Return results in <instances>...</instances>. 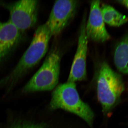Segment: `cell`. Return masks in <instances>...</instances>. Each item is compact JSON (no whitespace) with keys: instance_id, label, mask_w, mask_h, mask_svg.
I'll use <instances>...</instances> for the list:
<instances>
[{"instance_id":"6da1fadb","label":"cell","mask_w":128,"mask_h":128,"mask_svg":"<svg viewBox=\"0 0 128 128\" xmlns=\"http://www.w3.org/2000/svg\"><path fill=\"white\" fill-rule=\"evenodd\" d=\"M52 36L45 24L39 26L35 31L30 45L14 68L0 80V88L4 89L6 94L10 93L45 56Z\"/></svg>"},{"instance_id":"7a4b0ae2","label":"cell","mask_w":128,"mask_h":128,"mask_svg":"<svg viewBox=\"0 0 128 128\" xmlns=\"http://www.w3.org/2000/svg\"><path fill=\"white\" fill-rule=\"evenodd\" d=\"M50 107L52 110L60 108L76 114L89 126H92L94 113L80 98L75 82L67 81L58 86L52 93Z\"/></svg>"},{"instance_id":"3957f363","label":"cell","mask_w":128,"mask_h":128,"mask_svg":"<svg viewBox=\"0 0 128 128\" xmlns=\"http://www.w3.org/2000/svg\"><path fill=\"white\" fill-rule=\"evenodd\" d=\"M124 89L121 76L107 63L104 62L98 72L97 92L98 98L104 114H107L118 105Z\"/></svg>"},{"instance_id":"277c9868","label":"cell","mask_w":128,"mask_h":128,"mask_svg":"<svg viewBox=\"0 0 128 128\" xmlns=\"http://www.w3.org/2000/svg\"><path fill=\"white\" fill-rule=\"evenodd\" d=\"M60 61L58 50L51 51L41 67L22 88V93L28 94L53 90L58 82Z\"/></svg>"},{"instance_id":"5b68a950","label":"cell","mask_w":128,"mask_h":128,"mask_svg":"<svg viewBox=\"0 0 128 128\" xmlns=\"http://www.w3.org/2000/svg\"><path fill=\"white\" fill-rule=\"evenodd\" d=\"M38 3L37 0H20L2 6L9 12L10 22L23 34L36 25Z\"/></svg>"},{"instance_id":"8992f818","label":"cell","mask_w":128,"mask_h":128,"mask_svg":"<svg viewBox=\"0 0 128 128\" xmlns=\"http://www.w3.org/2000/svg\"><path fill=\"white\" fill-rule=\"evenodd\" d=\"M78 3L72 0L56 2L45 23L52 36L60 34L68 25L75 14Z\"/></svg>"},{"instance_id":"52a82bcc","label":"cell","mask_w":128,"mask_h":128,"mask_svg":"<svg viewBox=\"0 0 128 128\" xmlns=\"http://www.w3.org/2000/svg\"><path fill=\"white\" fill-rule=\"evenodd\" d=\"M86 16L80 28L76 52L69 74L68 82H75L85 80L86 77V57L88 38L86 33Z\"/></svg>"},{"instance_id":"ba28073f","label":"cell","mask_w":128,"mask_h":128,"mask_svg":"<svg viewBox=\"0 0 128 128\" xmlns=\"http://www.w3.org/2000/svg\"><path fill=\"white\" fill-rule=\"evenodd\" d=\"M22 34L9 20L0 21V68L17 48Z\"/></svg>"},{"instance_id":"9c48e42d","label":"cell","mask_w":128,"mask_h":128,"mask_svg":"<svg viewBox=\"0 0 128 128\" xmlns=\"http://www.w3.org/2000/svg\"><path fill=\"white\" fill-rule=\"evenodd\" d=\"M100 8V1L92 2L89 18L86 25V33L88 39L104 42L110 39V36L105 27Z\"/></svg>"},{"instance_id":"30bf717a","label":"cell","mask_w":128,"mask_h":128,"mask_svg":"<svg viewBox=\"0 0 128 128\" xmlns=\"http://www.w3.org/2000/svg\"><path fill=\"white\" fill-rule=\"evenodd\" d=\"M114 61L120 72L128 74V34L117 44L114 50Z\"/></svg>"},{"instance_id":"8fae6325","label":"cell","mask_w":128,"mask_h":128,"mask_svg":"<svg viewBox=\"0 0 128 128\" xmlns=\"http://www.w3.org/2000/svg\"><path fill=\"white\" fill-rule=\"evenodd\" d=\"M104 22L114 27H119L128 21V18L123 15L110 5L104 4L100 8Z\"/></svg>"},{"instance_id":"7c38bea8","label":"cell","mask_w":128,"mask_h":128,"mask_svg":"<svg viewBox=\"0 0 128 128\" xmlns=\"http://www.w3.org/2000/svg\"><path fill=\"white\" fill-rule=\"evenodd\" d=\"M5 128H48L43 123L36 122L28 120H15L8 124Z\"/></svg>"},{"instance_id":"4fadbf2b","label":"cell","mask_w":128,"mask_h":128,"mask_svg":"<svg viewBox=\"0 0 128 128\" xmlns=\"http://www.w3.org/2000/svg\"><path fill=\"white\" fill-rule=\"evenodd\" d=\"M119 2L125 6L128 9V0H124L119 1Z\"/></svg>"},{"instance_id":"5bb4252c","label":"cell","mask_w":128,"mask_h":128,"mask_svg":"<svg viewBox=\"0 0 128 128\" xmlns=\"http://www.w3.org/2000/svg\"><path fill=\"white\" fill-rule=\"evenodd\" d=\"M2 4H3V3H2V2H1L0 1V6H2Z\"/></svg>"}]
</instances>
